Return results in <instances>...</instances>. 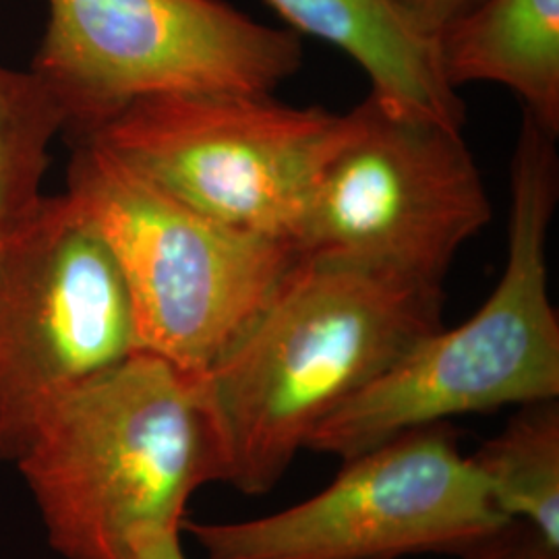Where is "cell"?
I'll return each instance as SVG.
<instances>
[{"label": "cell", "mask_w": 559, "mask_h": 559, "mask_svg": "<svg viewBox=\"0 0 559 559\" xmlns=\"http://www.w3.org/2000/svg\"><path fill=\"white\" fill-rule=\"evenodd\" d=\"M460 559H559V549L547 545L528 524L514 520L496 537L480 543Z\"/></svg>", "instance_id": "obj_14"}, {"label": "cell", "mask_w": 559, "mask_h": 559, "mask_svg": "<svg viewBox=\"0 0 559 559\" xmlns=\"http://www.w3.org/2000/svg\"><path fill=\"white\" fill-rule=\"evenodd\" d=\"M64 131L59 104L29 69L0 64V242L40 210L48 150Z\"/></svg>", "instance_id": "obj_13"}, {"label": "cell", "mask_w": 559, "mask_h": 559, "mask_svg": "<svg viewBox=\"0 0 559 559\" xmlns=\"http://www.w3.org/2000/svg\"><path fill=\"white\" fill-rule=\"evenodd\" d=\"M420 29L438 38L441 32L479 0H400Z\"/></svg>", "instance_id": "obj_15"}, {"label": "cell", "mask_w": 559, "mask_h": 559, "mask_svg": "<svg viewBox=\"0 0 559 559\" xmlns=\"http://www.w3.org/2000/svg\"><path fill=\"white\" fill-rule=\"evenodd\" d=\"M64 195L119 263L140 353L200 378L299 260L286 240L207 218L94 143L73 145Z\"/></svg>", "instance_id": "obj_4"}, {"label": "cell", "mask_w": 559, "mask_h": 559, "mask_svg": "<svg viewBox=\"0 0 559 559\" xmlns=\"http://www.w3.org/2000/svg\"><path fill=\"white\" fill-rule=\"evenodd\" d=\"M510 522L445 423L406 429L344 460L325 489L261 519L182 526L203 559L464 556Z\"/></svg>", "instance_id": "obj_8"}, {"label": "cell", "mask_w": 559, "mask_h": 559, "mask_svg": "<svg viewBox=\"0 0 559 559\" xmlns=\"http://www.w3.org/2000/svg\"><path fill=\"white\" fill-rule=\"evenodd\" d=\"M558 198L556 140L524 115L498 286L471 320L420 338L321 420L305 448L344 462L406 429L559 399V320L547 265Z\"/></svg>", "instance_id": "obj_3"}, {"label": "cell", "mask_w": 559, "mask_h": 559, "mask_svg": "<svg viewBox=\"0 0 559 559\" xmlns=\"http://www.w3.org/2000/svg\"><path fill=\"white\" fill-rule=\"evenodd\" d=\"M129 559H185L179 531H140L129 539Z\"/></svg>", "instance_id": "obj_16"}, {"label": "cell", "mask_w": 559, "mask_h": 559, "mask_svg": "<svg viewBox=\"0 0 559 559\" xmlns=\"http://www.w3.org/2000/svg\"><path fill=\"white\" fill-rule=\"evenodd\" d=\"M140 353L119 263L69 198L0 242V462H17L64 394Z\"/></svg>", "instance_id": "obj_9"}, {"label": "cell", "mask_w": 559, "mask_h": 559, "mask_svg": "<svg viewBox=\"0 0 559 559\" xmlns=\"http://www.w3.org/2000/svg\"><path fill=\"white\" fill-rule=\"evenodd\" d=\"M519 408L468 460L506 519L528 524L559 549V402Z\"/></svg>", "instance_id": "obj_12"}, {"label": "cell", "mask_w": 559, "mask_h": 559, "mask_svg": "<svg viewBox=\"0 0 559 559\" xmlns=\"http://www.w3.org/2000/svg\"><path fill=\"white\" fill-rule=\"evenodd\" d=\"M443 78L498 83L554 140L559 133V0H479L438 36Z\"/></svg>", "instance_id": "obj_11"}, {"label": "cell", "mask_w": 559, "mask_h": 559, "mask_svg": "<svg viewBox=\"0 0 559 559\" xmlns=\"http://www.w3.org/2000/svg\"><path fill=\"white\" fill-rule=\"evenodd\" d=\"M491 201L462 129L392 112L373 94L344 115L297 249L388 278L441 286Z\"/></svg>", "instance_id": "obj_6"}, {"label": "cell", "mask_w": 559, "mask_h": 559, "mask_svg": "<svg viewBox=\"0 0 559 559\" xmlns=\"http://www.w3.org/2000/svg\"><path fill=\"white\" fill-rule=\"evenodd\" d=\"M342 124L344 115L272 94H162L133 102L81 143L207 218L297 247Z\"/></svg>", "instance_id": "obj_7"}, {"label": "cell", "mask_w": 559, "mask_h": 559, "mask_svg": "<svg viewBox=\"0 0 559 559\" xmlns=\"http://www.w3.org/2000/svg\"><path fill=\"white\" fill-rule=\"evenodd\" d=\"M64 559H129L140 531H180L221 456L198 380L135 353L48 411L15 462Z\"/></svg>", "instance_id": "obj_2"}, {"label": "cell", "mask_w": 559, "mask_h": 559, "mask_svg": "<svg viewBox=\"0 0 559 559\" xmlns=\"http://www.w3.org/2000/svg\"><path fill=\"white\" fill-rule=\"evenodd\" d=\"M441 286L299 255L274 297L198 380L221 483L263 496L321 420L440 330Z\"/></svg>", "instance_id": "obj_1"}, {"label": "cell", "mask_w": 559, "mask_h": 559, "mask_svg": "<svg viewBox=\"0 0 559 559\" xmlns=\"http://www.w3.org/2000/svg\"><path fill=\"white\" fill-rule=\"evenodd\" d=\"M297 34L328 41L359 64L392 112L464 124V102L448 85L438 38L427 36L400 0H267Z\"/></svg>", "instance_id": "obj_10"}, {"label": "cell", "mask_w": 559, "mask_h": 559, "mask_svg": "<svg viewBox=\"0 0 559 559\" xmlns=\"http://www.w3.org/2000/svg\"><path fill=\"white\" fill-rule=\"evenodd\" d=\"M29 71L75 143L162 94H274L302 67L297 32L224 0H46Z\"/></svg>", "instance_id": "obj_5"}]
</instances>
